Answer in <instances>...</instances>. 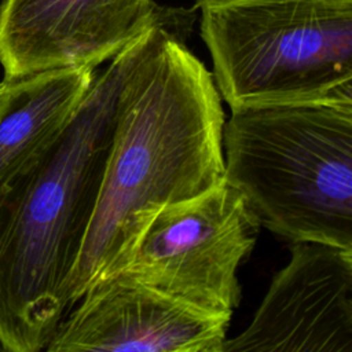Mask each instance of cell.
<instances>
[{"instance_id":"cell-1","label":"cell","mask_w":352,"mask_h":352,"mask_svg":"<svg viewBox=\"0 0 352 352\" xmlns=\"http://www.w3.org/2000/svg\"><path fill=\"white\" fill-rule=\"evenodd\" d=\"M224 111L213 76L183 40L153 25L131 41L102 187L69 285V309L118 271L162 206L224 179Z\"/></svg>"},{"instance_id":"cell-4","label":"cell","mask_w":352,"mask_h":352,"mask_svg":"<svg viewBox=\"0 0 352 352\" xmlns=\"http://www.w3.org/2000/svg\"><path fill=\"white\" fill-rule=\"evenodd\" d=\"M201 36L231 110L352 98V0L202 7Z\"/></svg>"},{"instance_id":"cell-3","label":"cell","mask_w":352,"mask_h":352,"mask_svg":"<svg viewBox=\"0 0 352 352\" xmlns=\"http://www.w3.org/2000/svg\"><path fill=\"white\" fill-rule=\"evenodd\" d=\"M223 157L271 232L352 249V98L234 109Z\"/></svg>"},{"instance_id":"cell-2","label":"cell","mask_w":352,"mask_h":352,"mask_svg":"<svg viewBox=\"0 0 352 352\" xmlns=\"http://www.w3.org/2000/svg\"><path fill=\"white\" fill-rule=\"evenodd\" d=\"M132 41V40H131ZM131 41L54 143L0 197V349H45L98 204Z\"/></svg>"},{"instance_id":"cell-7","label":"cell","mask_w":352,"mask_h":352,"mask_svg":"<svg viewBox=\"0 0 352 352\" xmlns=\"http://www.w3.org/2000/svg\"><path fill=\"white\" fill-rule=\"evenodd\" d=\"M168 12L154 0H3L4 78L58 67L96 69L153 25L179 36Z\"/></svg>"},{"instance_id":"cell-10","label":"cell","mask_w":352,"mask_h":352,"mask_svg":"<svg viewBox=\"0 0 352 352\" xmlns=\"http://www.w3.org/2000/svg\"><path fill=\"white\" fill-rule=\"evenodd\" d=\"M236 1H243V0H197V4L202 7H217V6H224L230 3H236Z\"/></svg>"},{"instance_id":"cell-8","label":"cell","mask_w":352,"mask_h":352,"mask_svg":"<svg viewBox=\"0 0 352 352\" xmlns=\"http://www.w3.org/2000/svg\"><path fill=\"white\" fill-rule=\"evenodd\" d=\"M221 352H352V249L292 242L252 322Z\"/></svg>"},{"instance_id":"cell-6","label":"cell","mask_w":352,"mask_h":352,"mask_svg":"<svg viewBox=\"0 0 352 352\" xmlns=\"http://www.w3.org/2000/svg\"><path fill=\"white\" fill-rule=\"evenodd\" d=\"M230 319L117 271L85 290L44 351L221 352Z\"/></svg>"},{"instance_id":"cell-9","label":"cell","mask_w":352,"mask_h":352,"mask_svg":"<svg viewBox=\"0 0 352 352\" xmlns=\"http://www.w3.org/2000/svg\"><path fill=\"white\" fill-rule=\"evenodd\" d=\"M95 70L58 67L0 82V197L59 136Z\"/></svg>"},{"instance_id":"cell-5","label":"cell","mask_w":352,"mask_h":352,"mask_svg":"<svg viewBox=\"0 0 352 352\" xmlns=\"http://www.w3.org/2000/svg\"><path fill=\"white\" fill-rule=\"evenodd\" d=\"M260 227L243 194L223 179L158 209L118 271L202 311L231 318L242 293L238 270Z\"/></svg>"}]
</instances>
